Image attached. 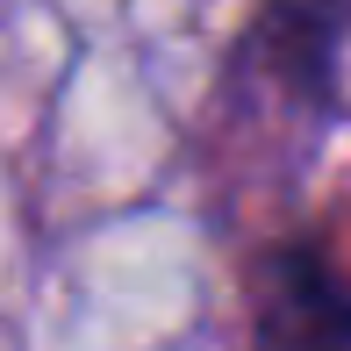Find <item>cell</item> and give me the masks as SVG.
<instances>
[{"instance_id":"obj_2","label":"cell","mask_w":351,"mask_h":351,"mask_svg":"<svg viewBox=\"0 0 351 351\" xmlns=\"http://www.w3.org/2000/svg\"><path fill=\"white\" fill-rule=\"evenodd\" d=\"M344 36H351V0H258L244 58H258L294 101L330 108L337 101Z\"/></svg>"},{"instance_id":"obj_1","label":"cell","mask_w":351,"mask_h":351,"mask_svg":"<svg viewBox=\"0 0 351 351\" xmlns=\"http://www.w3.org/2000/svg\"><path fill=\"white\" fill-rule=\"evenodd\" d=\"M258 351H351V273L315 237H287L265 258Z\"/></svg>"}]
</instances>
